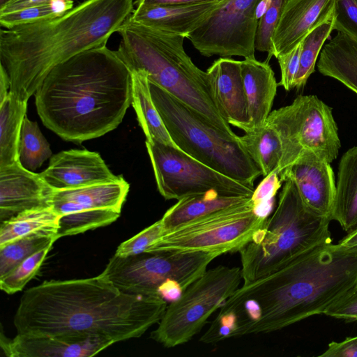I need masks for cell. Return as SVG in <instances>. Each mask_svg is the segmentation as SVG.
I'll use <instances>...</instances> for the list:
<instances>
[{"label": "cell", "mask_w": 357, "mask_h": 357, "mask_svg": "<svg viewBox=\"0 0 357 357\" xmlns=\"http://www.w3.org/2000/svg\"><path fill=\"white\" fill-rule=\"evenodd\" d=\"M129 188L128 183L121 176L115 181L55 190L50 206L60 216L100 209L121 211Z\"/></svg>", "instance_id": "44dd1931"}, {"label": "cell", "mask_w": 357, "mask_h": 357, "mask_svg": "<svg viewBox=\"0 0 357 357\" xmlns=\"http://www.w3.org/2000/svg\"><path fill=\"white\" fill-rule=\"evenodd\" d=\"M120 213L121 211L114 209H100L61 215L56 236L59 239L109 225L119 217Z\"/></svg>", "instance_id": "836d02e7"}, {"label": "cell", "mask_w": 357, "mask_h": 357, "mask_svg": "<svg viewBox=\"0 0 357 357\" xmlns=\"http://www.w3.org/2000/svg\"><path fill=\"white\" fill-rule=\"evenodd\" d=\"M50 146L36 122L24 116L17 146L18 160L26 169L33 172L52 157Z\"/></svg>", "instance_id": "4dcf8cb0"}, {"label": "cell", "mask_w": 357, "mask_h": 357, "mask_svg": "<svg viewBox=\"0 0 357 357\" xmlns=\"http://www.w3.org/2000/svg\"><path fill=\"white\" fill-rule=\"evenodd\" d=\"M219 252H144L110 258L104 274L121 291L133 294L159 295L169 282L184 291L202 275Z\"/></svg>", "instance_id": "8fae6325"}, {"label": "cell", "mask_w": 357, "mask_h": 357, "mask_svg": "<svg viewBox=\"0 0 357 357\" xmlns=\"http://www.w3.org/2000/svg\"><path fill=\"white\" fill-rule=\"evenodd\" d=\"M317 66L357 94V40L337 32L324 45Z\"/></svg>", "instance_id": "603a6c76"}, {"label": "cell", "mask_w": 357, "mask_h": 357, "mask_svg": "<svg viewBox=\"0 0 357 357\" xmlns=\"http://www.w3.org/2000/svg\"><path fill=\"white\" fill-rule=\"evenodd\" d=\"M260 0H227L188 39L201 54L254 58Z\"/></svg>", "instance_id": "4fadbf2b"}, {"label": "cell", "mask_w": 357, "mask_h": 357, "mask_svg": "<svg viewBox=\"0 0 357 357\" xmlns=\"http://www.w3.org/2000/svg\"><path fill=\"white\" fill-rule=\"evenodd\" d=\"M331 221L311 212L294 183L286 180L273 213L238 250L243 284L275 271L319 245L332 242Z\"/></svg>", "instance_id": "8992f818"}, {"label": "cell", "mask_w": 357, "mask_h": 357, "mask_svg": "<svg viewBox=\"0 0 357 357\" xmlns=\"http://www.w3.org/2000/svg\"><path fill=\"white\" fill-rule=\"evenodd\" d=\"M266 122L282 144L278 175L305 151L329 163L338 155L341 143L332 108L314 95L298 96L290 105L272 111Z\"/></svg>", "instance_id": "30bf717a"}, {"label": "cell", "mask_w": 357, "mask_h": 357, "mask_svg": "<svg viewBox=\"0 0 357 357\" xmlns=\"http://www.w3.org/2000/svg\"><path fill=\"white\" fill-rule=\"evenodd\" d=\"M227 0H136L134 6H153L164 5H176V4H192L208 1H225Z\"/></svg>", "instance_id": "7bdbcfd3"}, {"label": "cell", "mask_w": 357, "mask_h": 357, "mask_svg": "<svg viewBox=\"0 0 357 357\" xmlns=\"http://www.w3.org/2000/svg\"><path fill=\"white\" fill-rule=\"evenodd\" d=\"M145 144L158 190L165 199L179 200L211 191L225 196L253 195L254 184L228 177L177 147L154 140L146 139Z\"/></svg>", "instance_id": "7c38bea8"}, {"label": "cell", "mask_w": 357, "mask_h": 357, "mask_svg": "<svg viewBox=\"0 0 357 357\" xmlns=\"http://www.w3.org/2000/svg\"><path fill=\"white\" fill-rule=\"evenodd\" d=\"M27 102L15 98L10 92L0 102V167L18 160L17 146Z\"/></svg>", "instance_id": "83f0119b"}, {"label": "cell", "mask_w": 357, "mask_h": 357, "mask_svg": "<svg viewBox=\"0 0 357 357\" xmlns=\"http://www.w3.org/2000/svg\"><path fill=\"white\" fill-rule=\"evenodd\" d=\"M324 314L347 322L357 321V286L331 305Z\"/></svg>", "instance_id": "f35d334b"}, {"label": "cell", "mask_w": 357, "mask_h": 357, "mask_svg": "<svg viewBox=\"0 0 357 357\" xmlns=\"http://www.w3.org/2000/svg\"><path fill=\"white\" fill-rule=\"evenodd\" d=\"M52 0H12L2 7L0 13L10 12L22 8L47 3Z\"/></svg>", "instance_id": "ee69618b"}, {"label": "cell", "mask_w": 357, "mask_h": 357, "mask_svg": "<svg viewBox=\"0 0 357 357\" xmlns=\"http://www.w3.org/2000/svg\"><path fill=\"white\" fill-rule=\"evenodd\" d=\"M281 183L279 175L276 172L264 178L255 189L251 197L257 211L260 206L269 202L275 197L278 189L281 187Z\"/></svg>", "instance_id": "60d3db41"}, {"label": "cell", "mask_w": 357, "mask_h": 357, "mask_svg": "<svg viewBox=\"0 0 357 357\" xmlns=\"http://www.w3.org/2000/svg\"><path fill=\"white\" fill-rule=\"evenodd\" d=\"M213 100L224 119L244 132L249 131L241 61L228 57L215 60L206 70Z\"/></svg>", "instance_id": "ac0fdd59"}, {"label": "cell", "mask_w": 357, "mask_h": 357, "mask_svg": "<svg viewBox=\"0 0 357 357\" xmlns=\"http://www.w3.org/2000/svg\"><path fill=\"white\" fill-rule=\"evenodd\" d=\"M134 0H84L64 14L1 28L0 60L10 80L9 92L28 102L57 65L107 44L132 14Z\"/></svg>", "instance_id": "277c9868"}, {"label": "cell", "mask_w": 357, "mask_h": 357, "mask_svg": "<svg viewBox=\"0 0 357 357\" xmlns=\"http://www.w3.org/2000/svg\"><path fill=\"white\" fill-rule=\"evenodd\" d=\"M333 19L325 22L311 31L301 41L299 68L294 81V88L303 87L314 72L317 57L333 29Z\"/></svg>", "instance_id": "1f68e13d"}, {"label": "cell", "mask_w": 357, "mask_h": 357, "mask_svg": "<svg viewBox=\"0 0 357 357\" xmlns=\"http://www.w3.org/2000/svg\"><path fill=\"white\" fill-rule=\"evenodd\" d=\"M149 87L153 102L178 149L236 181L254 184L262 176L239 137L224 132L151 81Z\"/></svg>", "instance_id": "52a82bcc"}, {"label": "cell", "mask_w": 357, "mask_h": 357, "mask_svg": "<svg viewBox=\"0 0 357 357\" xmlns=\"http://www.w3.org/2000/svg\"><path fill=\"white\" fill-rule=\"evenodd\" d=\"M336 0H287L271 39V56L290 52L314 29L334 17Z\"/></svg>", "instance_id": "2e32d148"}, {"label": "cell", "mask_w": 357, "mask_h": 357, "mask_svg": "<svg viewBox=\"0 0 357 357\" xmlns=\"http://www.w3.org/2000/svg\"><path fill=\"white\" fill-rule=\"evenodd\" d=\"M301 42L290 52L276 58L280 68L281 78L278 85L287 91L294 88V81L299 68Z\"/></svg>", "instance_id": "ab89813d"}, {"label": "cell", "mask_w": 357, "mask_h": 357, "mask_svg": "<svg viewBox=\"0 0 357 357\" xmlns=\"http://www.w3.org/2000/svg\"><path fill=\"white\" fill-rule=\"evenodd\" d=\"M337 243L347 248H357V229L347 234Z\"/></svg>", "instance_id": "bcb514c9"}, {"label": "cell", "mask_w": 357, "mask_h": 357, "mask_svg": "<svg viewBox=\"0 0 357 357\" xmlns=\"http://www.w3.org/2000/svg\"><path fill=\"white\" fill-rule=\"evenodd\" d=\"M130 17V16H129ZM117 33L118 55L130 71L142 70L156 84L227 135L238 138L212 97L207 73L185 52L184 37L136 23L128 17Z\"/></svg>", "instance_id": "5b68a950"}, {"label": "cell", "mask_w": 357, "mask_h": 357, "mask_svg": "<svg viewBox=\"0 0 357 357\" xmlns=\"http://www.w3.org/2000/svg\"><path fill=\"white\" fill-rule=\"evenodd\" d=\"M59 218L52 206L24 211L1 222L0 247L36 232L49 231L56 234Z\"/></svg>", "instance_id": "f1b7e54d"}, {"label": "cell", "mask_w": 357, "mask_h": 357, "mask_svg": "<svg viewBox=\"0 0 357 357\" xmlns=\"http://www.w3.org/2000/svg\"><path fill=\"white\" fill-rule=\"evenodd\" d=\"M241 73L250 131L264 125L268 117L278 84L268 61L245 58Z\"/></svg>", "instance_id": "7402d4cb"}, {"label": "cell", "mask_w": 357, "mask_h": 357, "mask_svg": "<svg viewBox=\"0 0 357 357\" xmlns=\"http://www.w3.org/2000/svg\"><path fill=\"white\" fill-rule=\"evenodd\" d=\"M333 29L357 40V0H336Z\"/></svg>", "instance_id": "74e56055"}, {"label": "cell", "mask_w": 357, "mask_h": 357, "mask_svg": "<svg viewBox=\"0 0 357 357\" xmlns=\"http://www.w3.org/2000/svg\"><path fill=\"white\" fill-rule=\"evenodd\" d=\"M357 286V248L319 245L275 271L243 284L211 324L229 338L268 333L324 314Z\"/></svg>", "instance_id": "6da1fadb"}, {"label": "cell", "mask_w": 357, "mask_h": 357, "mask_svg": "<svg viewBox=\"0 0 357 357\" xmlns=\"http://www.w3.org/2000/svg\"><path fill=\"white\" fill-rule=\"evenodd\" d=\"M10 87L9 75L3 65H0V102L7 97Z\"/></svg>", "instance_id": "f6af8a7d"}, {"label": "cell", "mask_w": 357, "mask_h": 357, "mask_svg": "<svg viewBox=\"0 0 357 357\" xmlns=\"http://www.w3.org/2000/svg\"><path fill=\"white\" fill-rule=\"evenodd\" d=\"M332 220L347 234L357 229V146L347 151L339 162Z\"/></svg>", "instance_id": "cb8c5ba5"}, {"label": "cell", "mask_w": 357, "mask_h": 357, "mask_svg": "<svg viewBox=\"0 0 357 357\" xmlns=\"http://www.w3.org/2000/svg\"><path fill=\"white\" fill-rule=\"evenodd\" d=\"M250 197L225 196L211 191L184 197L171 206L160 220L163 231L214 212L249 202Z\"/></svg>", "instance_id": "d4e9b609"}, {"label": "cell", "mask_w": 357, "mask_h": 357, "mask_svg": "<svg viewBox=\"0 0 357 357\" xmlns=\"http://www.w3.org/2000/svg\"><path fill=\"white\" fill-rule=\"evenodd\" d=\"M241 144L260 169L264 177L276 172L282 149L276 130L266 121L261 126L239 136Z\"/></svg>", "instance_id": "4316f807"}, {"label": "cell", "mask_w": 357, "mask_h": 357, "mask_svg": "<svg viewBox=\"0 0 357 357\" xmlns=\"http://www.w3.org/2000/svg\"><path fill=\"white\" fill-rule=\"evenodd\" d=\"M162 232V223L159 220L131 238L123 242L117 248L114 255L126 257L144 252L161 236Z\"/></svg>", "instance_id": "8d00e7d4"}, {"label": "cell", "mask_w": 357, "mask_h": 357, "mask_svg": "<svg viewBox=\"0 0 357 357\" xmlns=\"http://www.w3.org/2000/svg\"><path fill=\"white\" fill-rule=\"evenodd\" d=\"M12 0H0V7H2L5 4L8 3V2L11 1Z\"/></svg>", "instance_id": "c3c4849f"}, {"label": "cell", "mask_w": 357, "mask_h": 357, "mask_svg": "<svg viewBox=\"0 0 357 357\" xmlns=\"http://www.w3.org/2000/svg\"><path fill=\"white\" fill-rule=\"evenodd\" d=\"M160 295L128 294L104 274L46 281L22 294L14 317L17 334L68 341L102 338L114 343L141 337L167 308Z\"/></svg>", "instance_id": "7a4b0ae2"}, {"label": "cell", "mask_w": 357, "mask_h": 357, "mask_svg": "<svg viewBox=\"0 0 357 357\" xmlns=\"http://www.w3.org/2000/svg\"><path fill=\"white\" fill-rule=\"evenodd\" d=\"M113 344L102 338L75 342L46 335L17 334L12 340L1 335V347L11 357H89Z\"/></svg>", "instance_id": "ffe728a7"}, {"label": "cell", "mask_w": 357, "mask_h": 357, "mask_svg": "<svg viewBox=\"0 0 357 357\" xmlns=\"http://www.w3.org/2000/svg\"><path fill=\"white\" fill-rule=\"evenodd\" d=\"M40 175L55 190L112 182L121 177L109 170L97 152L84 149L62 151L52 155L48 167Z\"/></svg>", "instance_id": "9a60e30c"}, {"label": "cell", "mask_w": 357, "mask_h": 357, "mask_svg": "<svg viewBox=\"0 0 357 357\" xmlns=\"http://www.w3.org/2000/svg\"><path fill=\"white\" fill-rule=\"evenodd\" d=\"M328 162L311 151H305L279 177L292 181L304 205L317 215L332 220L336 183Z\"/></svg>", "instance_id": "5bb4252c"}, {"label": "cell", "mask_w": 357, "mask_h": 357, "mask_svg": "<svg viewBox=\"0 0 357 357\" xmlns=\"http://www.w3.org/2000/svg\"><path fill=\"white\" fill-rule=\"evenodd\" d=\"M265 218L257 213L251 199L163 231L146 252H238L251 241Z\"/></svg>", "instance_id": "9c48e42d"}, {"label": "cell", "mask_w": 357, "mask_h": 357, "mask_svg": "<svg viewBox=\"0 0 357 357\" xmlns=\"http://www.w3.org/2000/svg\"><path fill=\"white\" fill-rule=\"evenodd\" d=\"M320 357H357V335L340 342L333 341Z\"/></svg>", "instance_id": "b9f144b4"}, {"label": "cell", "mask_w": 357, "mask_h": 357, "mask_svg": "<svg viewBox=\"0 0 357 357\" xmlns=\"http://www.w3.org/2000/svg\"><path fill=\"white\" fill-rule=\"evenodd\" d=\"M271 0H260L258 3L257 9H256V15L258 20L264 15V13L267 11Z\"/></svg>", "instance_id": "7dc6e473"}, {"label": "cell", "mask_w": 357, "mask_h": 357, "mask_svg": "<svg viewBox=\"0 0 357 357\" xmlns=\"http://www.w3.org/2000/svg\"><path fill=\"white\" fill-rule=\"evenodd\" d=\"M131 73L132 105L146 139L177 147L153 102L147 75L142 70H132Z\"/></svg>", "instance_id": "484cf974"}, {"label": "cell", "mask_w": 357, "mask_h": 357, "mask_svg": "<svg viewBox=\"0 0 357 357\" xmlns=\"http://www.w3.org/2000/svg\"><path fill=\"white\" fill-rule=\"evenodd\" d=\"M287 0H271V4L259 20L255 38V49L268 53L266 61L271 58V39L275 27L279 22L284 3Z\"/></svg>", "instance_id": "d590c367"}, {"label": "cell", "mask_w": 357, "mask_h": 357, "mask_svg": "<svg viewBox=\"0 0 357 357\" xmlns=\"http://www.w3.org/2000/svg\"><path fill=\"white\" fill-rule=\"evenodd\" d=\"M55 189L19 161L0 167L1 222L26 210L48 207Z\"/></svg>", "instance_id": "e0dca14e"}, {"label": "cell", "mask_w": 357, "mask_h": 357, "mask_svg": "<svg viewBox=\"0 0 357 357\" xmlns=\"http://www.w3.org/2000/svg\"><path fill=\"white\" fill-rule=\"evenodd\" d=\"M241 280V267L219 265L207 269L167 306L151 337L166 348L188 342L240 287Z\"/></svg>", "instance_id": "ba28073f"}, {"label": "cell", "mask_w": 357, "mask_h": 357, "mask_svg": "<svg viewBox=\"0 0 357 357\" xmlns=\"http://www.w3.org/2000/svg\"><path fill=\"white\" fill-rule=\"evenodd\" d=\"M34 95L43 123L63 139L81 144L121 123L132 104V73L105 44L53 68Z\"/></svg>", "instance_id": "3957f363"}, {"label": "cell", "mask_w": 357, "mask_h": 357, "mask_svg": "<svg viewBox=\"0 0 357 357\" xmlns=\"http://www.w3.org/2000/svg\"><path fill=\"white\" fill-rule=\"evenodd\" d=\"M73 7L74 0H52L44 4L0 13V24L3 28H10L47 20L60 16Z\"/></svg>", "instance_id": "d6a6232c"}, {"label": "cell", "mask_w": 357, "mask_h": 357, "mask_svg": "<svg viewBox=\"0 0 357 357\" xmlns=\"http://www.w3.org/2000/svg\"><path fill=\"white\" fill-rule=\"evenodd\" d=\"M225 1L135 7L129 17L136 23L188 38Z\"/></svg>", "instance_id": "d6986e66"}, {"label": "cell", "mask_w": 357, "mask_h": 357, "mask_svg": "<svg viewBox=\"0 0 357 357\" xmlns=\"http://www.w3.org/2000/svg\"><path fill=\"white\" fill-rule=\"evenodd\" d=\"M51 248L47 247L33 254L0 278L1 289L8 294L22 290L39 271Z\"/></svg>", "instance_id": "e575fe53"}, {"label": "cell", "mask_w": 357, "mask_h": 357, "mask_svg": "<svg viewBox=\"0 0 357 357\" xmlns=\"http://www.w3.org/2000/svg\"><path fill=\"white\" fill-rule=\"evenodd\" d=\"M58 240L53 232L40 231L15 239L0 247V278L37 252Z\"/></svg>", "instance_id": "f546056e"}]
</instances>
